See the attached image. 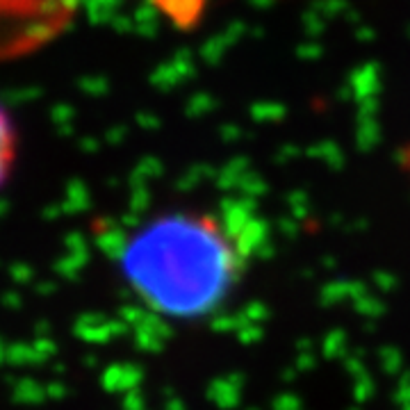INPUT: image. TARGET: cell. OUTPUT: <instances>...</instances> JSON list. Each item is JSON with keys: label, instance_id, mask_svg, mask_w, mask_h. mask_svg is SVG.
I'll list each match as a JSON object with an SVG mask.
<instances>
[{"label": "cell", "instance_id": "cell-2", "mask_svg": "<svg viewBox=\"0 0 410 410\" xmlns=\"http://www.w3.org/2000/svg\"><path fill=\"white\" fill-rule=\"evenodd\" d=\"M175 25L190 27L203 16L205 0H153Z\"/></svg>", "mask_w": 410, "mask_h": 410}, {"label": "cell", "instance_id": "cell-1", "mask_svg": "<svg viewBox=\"0 0 410 410\" xmlns=\"http://www.w3.org/2000/svg\"><path fill=\"white\" fill-rule=\"evenodd\" d=\"M265 244V223L247 203L175 205L144 217L121 237L116 262L144 310L201 321L228 304Z\"/></svg>", "mask_w": 410, "mask_h": 410}, {"label": "cell", "instance_id": "cell-3", "mask_svg": "<svg viewBox=\"0 0 410 410\" xmlns=\"http://www.w3.org/2000/svg\"><path fill=\"white\" fill-rule=\"evenodd\" d=\"M16 160V130L14 123L0 105V185L7 180L9 171L14 167Z\"/></svg>", "mask_w": 410, "mask_h": 410}]
</instances>
